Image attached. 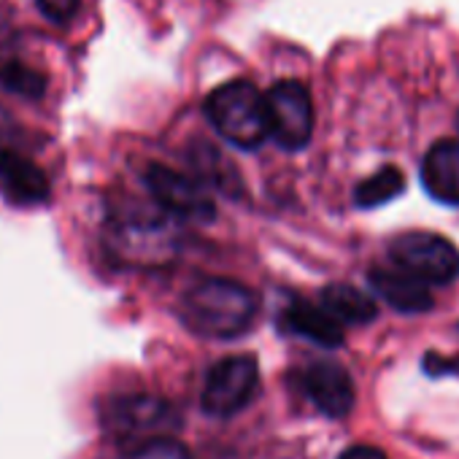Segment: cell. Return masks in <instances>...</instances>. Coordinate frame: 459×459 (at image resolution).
<instances>
[{
    "label": "cell",
    "instance_id": "cell-1",
    "mask_svg": "<svg viewBox=\"0 0 459 459\" xmlns=\"http://www.w3.org/2000/svg\"><path fill=\"white\" fill-rule=\"evenodd\" d=\"M257 314V298L238 281L203 279L192 284L178 306L181 322L205 338H236Z\"/></svg>",
    "mask_w": 459,
    "mask_h": 459
},
{
    "label": "cell",
    "instance_id": "cell-2",
    "mask_svg": "<svg viewBox=\"0 0 459 459\" xmlns=\"http://www.w3.org/2000/svg\"><path fill=\"white\" fill-rule=\"evenodd\" d=\"M213 130L238 149H257L268 138L265 95L244 79L216 87L203 106Z\"/></svg>",
    "mask_w": 459,
    "mask_h": 459
},
{
    "label": "cell",
    "instance_id": "cell-3",
    "mask_svg": "<svg viewBox=\"0 0 459 459\" xmlns=\"http://www.w3.org/2000/svg\"><path fill=\"white\" fill-rule=\"evenodd\" d=\"M103 424L119 446L138 451L149 443L170 440L178 429V413L154 394H133L114 400L103 413Z\"/></svg>",
    "mask_w": 459,
    "mask_h": 459
},
{
    "label": "cell",
    "instance_id": "cell-4",
    "mask_svg": "<svg viewBox=\"0 0 459 459\" xmlns=\"http://www.w3.org/2000/svg\"><path fill=\"white\" fill-rule=\"evenodd\" d=\"M389 257L397 271L419 284H448L459 273V249L435 233H405L389 247Z\"/></svg>",
    "mask_w": 459,
    "mask_h": 459
},
{
    "label": "cell",
    "instance_id": "cell-5",
    "mask_svg": "<svg viewBox=\"0 0 459 459\" xmlns=\"http://www.w3.org/2000/svg\"><path fill=\"white\" fill-rule=\"evenodd\" d=\"M260 392V365L249 354H236L219 359L203 386L200 405L208 416H236L241 413Z\"/></svg>",
    "mask_w": 459,
    "mask_h": 459
},
{
    "label": "cell",
    "instance_id": "cell-6",
    "mask_svg": "<svg viewBox=\"0 0 459 459\" xmlns=\"http://www.w3.org/2000/svg\"><path fill=\"white\" fill-rule=\"evenodd\" d=\"M268 138L287 152L308 146L314 133V103L300 82H279L265 92Z\"/></svg>",
    "mask_w": 459,
    "mask_h": 459
},
{
    "label": "cell",
    "instance_id": "cell-7",
    "mask_svg": "<svg viewBox=\"0 0 459 459\" xmlns=\"http://www.w3.org/2000/svg\"><path fill=\"white\" fill-rule=\"evenodd\" d=\"M143 181H146L152 197L173 216H181L189 221H211L216 216L213 200L192 178L176 173L173 168L154 162L146 168Z\"/></svg>",
    "mask_w": 459,
    "mask_h": 459
},
{
    "label": "cell",
    "instance_id": "cell-8",
    "mask_svg": "<svg viewBox=\"0 0 459 459\" xmlns=\"http://www.w3.org/2000/svg\"><path fill=\"white\" fill-rule=\"evenodd\" d=\"M306 394L330 419H343L354 408V381L338 362H316L303 376Z\"/></svg>",
    "mask_w": 459,
    "mask_h": 459
},
{
    "label": "cell",
    "instance_id": "cell-9",
    "mask_svg": "<svg viewBox=\"0 0 459 459\" xmlns=\"http://www.w3.org/2000/svg\"><path fill=\"white\" fill-rule=\"evenodd\" d=\"M421 186L446 205H459V141H437L421 160Z\"/></svg>",
    "mask_w": 459,
    "mask_h": 459
},
{
    "label": "cell",
    "instance_id": "cell-10",
    "mask_svg": "<svg viewBox=\"0 0 459 459\" xmlns=\"http://www.w3.org/2000/svg\"><path fill=\"white\" fill-rule=\"evenodd\" d=\"M0 189L9 200L22 205H39L49 200V178L47 173L28 157L17 152H0Z\"/></svg>",
    "mask_w": 459,
    "mask_h": 459
},
{
    "label": "cell",
    "instance_id": "cell-11",
    "mask_svg": "<svg viewBox=\"0 0 459 459\" xmlns=\"http://www.w3.org/2000/svg\"><path fill=\"white\" fill-rule=\"evenodd\" d=\"M368 281H370L373 292L386 306H392L394 311L419 314V311H429L432 308V295L427 292V287L419 284L416 279L405 276L397 268H373L368 273Z\"/></svg>",
    "mask_w": 459,
    "mask_h": 459
},
{
    "label": "cell",
    "instance_id": "cell-12",
    "mask_svg": "<svg viewBox=\"0 0 459 459\" xmlns=\"http://www.w3.org/2000/svg\"><path fill=\"white\" fill-rule=\"evenodd\" d=\"M284 325L290 333L303 335L306 341L325 346V349H335L343 343V327L322 306H314L306 300H295L284 311Z\"/></svg>",
    "mask_w": 459,
    "mask_h": 459
},
{
    "label": "cell",
    "instance_id": "cell-13",
    "mask_svg": "<svg viewBox=\"0 0 459 459\" xmlns=\"http://www.w3.org/2000/svg\"><path fill=\"white\" fill-rule=\"evenodd\" d=\"M322 308L343 327V325H368L378 316V306L349 284H330L322 290Z\"/></svg>",
    "mask_w": 459,
    "mask_h": 459
},
{
    "label": "cell",
    "instance_id": "cell-14",
    "mask_svg": "<svg viewBox=\"0 0 459 459\" xmlns=\"http://www.w3.org/2000/svg\"><path fill=\"white\" fill-rule=\"evenodd\" d=\"M117 247L125 252V257H133V260H165L170 252H173V244H170V236L162 224H135V221H127L119 236H117Z\"/></svg>",
    "mask_w": 459,
    "mask_h": 459
},
{
    "label": "cell",
    "instance_id": "cell-15",
    "mask_svg": "<svg viewBox=\"0 0 459 459\" xmlns=\"http://www.w3.org/2000/svg\"><path fill=\"white\" fill-rule=\"evenodd\" d=\"M405 189V176L400 168L394 165H384L381 170H376L373 176H368L365 181L357 184L354 189V203L359 208H378L389 200H394L400 192Z\"/></svg>",
    "mask_w": 459,
    "mask_h": 459
},
{
    "label": "cell",
    "instance_id": "cell-16",
    "mask_svg": "<svg viewBox=\"0 0 459 459\" xmlns=\"http://www.w3.org/2000/svg\"><path fill=\"white\" fill-rule=\"evenodd\" d=\"M0 84H4L9 92H17V95H25V98H41L47 92V76L28 68V65H20V63H9L0 71Z\"/></svg>",
    "mask_w": 459,
    "mask_h": 459
},
{
    "label": "cell",
    "instance_id": "cell-17",
    "mask_svg": "<svg viewBox=\"0 0 459 459\" xmlns=\"http://www.w3.org/2000/svg\"><path fill=\"white\" fill-rule=\"evenodd\" d=\"M130 459H192V456L181 443H176L170 437V440H157V443H149V446L133 451Z\"/></svg>",
    "mask_w": 459,
    "mask_h": 459
},
{
    "label": "cell",
    "instance_id": "cell-18",
    "mask_svg": "<svg viewBox=\"0 0 459 459\" xmlns=\"http://www.w3.org/2000/svg\"><path fill=\"white\" fill-rule=\"evenodd\" d=\"M421 368L427 376L440 378V376H459V357H440L437 351H429L421 359Z\"/></svg>",
    "mask_w": 459,
    "mask_h": 459
},
{
    "label": "cell",
    "instance_id": "cell-19",
    "mask_svg": "<svg viewBox=\"0 0 459 459\" xmlns=\"http://www.w3.org/2000/svg\"><path fill=\"white\" fill-rule=\"evenodd\" d=\"M79 4L82 0H39V9L52 22H68L79 12Z\"/></svg>",
    "mask_w": 459,
    "mask_h": 459
},
{
    "label": "cell",
    "instance_id": "cell-20",
    "mask_svg": "<svg viewBox=\"0 0 459 459\" xmlns=\"http://www.w3.org/2000/svg\"><path fill=\"white\" fill-rule=\"evenodd\" d=\"M338 459H389L381 448H376V446H349L346 451H341V456Z\"/></svg>",
    "mask_w": 459,
    "mask_h": 459
}]
</instances>
